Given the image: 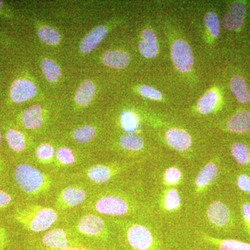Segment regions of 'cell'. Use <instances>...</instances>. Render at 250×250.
Listing matches in <instances>:
<instances>
[{"instance_id":"1","label":"cell","mask_w":250,"mask_h":250,"mask_svg":"<svg viewBox=\"0 0 250 250\" xmlns=\"http://www.w3.org/2000/svg\"><path fill=\"white\" fill-rule=\"evenodd\" d=\"M16 218L24 228L34 233L47 231L58 220L57 210L41 205H29L18 210Z\"/></svg>"},{"instance_id":"2","label":"cell","mask_w":250,"mask_h":250,"mask_svg":"<svg viewBox=\"0 0 250 250\" xmlns=\"http://www.w3.org/2000/svg\"><path fill=\"white\" fill-rule=\"evenodd\" d=\"M14 175L18 187L28 195H40L45 193L53 184V181L49 175L29 164L18 165Z\"/></svg>"},{"instance_id":"3","label":"cell","mask_w":250,"mask_h":250,"mask_svg":"<svg viewBox=\"0 0 250 250\" xmlns=\"http://www.w3.org/2000/svg\"><path fill=\"white\" fill-rule=\"evenodd\" d=\"M125 236L126 243L132 250H164L152 230L141 224L126 225Z\"/></svg>"},{"instance_id":"4","label":"cell","mask_w":250,"mask_h":250,"mask_svg":"<svg viewBox=\"0 0 250 250\" xmlns=\"http://www.w3.org/2000/svg\"><path fill=\"white\" fill-rule=\"evenodd\" d=\"M93 208L100 214L121 216L131 213L134 206L125 197L110 194L99 197L93 204Z\"/></svg>"},{"instance_id":"5","label":"cell","mask_w":250,"mask_h":250,"mask_svg":"<svg viewBox=\"0 0 250 250\" xmlns=\"http://www.w3.org/2000/svg\"><path fill=\"white\" fill-rule=\"evenodd\" d=\"M170 55L176 70L182 74H188L194 67L193 52L190 44L182 38H177L171 42Z\"/></svg>"},{"instance_id":"6","label":"cell","mask_w":250,"mask_h":250,"mask_svg":"<svg viewBox=\"0 0 250 250\" xmlns=\"http://www.w3.org/2000/svg\"><path fill=\"white\" fill-rule=\"evenodd\" d=\"M248 12V4L246 1H233L224 15L220 22L221 25L226 31L239 32L244 27Z\"/></svg>"},{"instance_id":"7","label":"cell","mask_w":250,"mask_h":250,"mask_svg":"<svg viewBox=\"0 0 250 250\" xmlns=\"http://www.w3.org/2000/svg\"><path fill=\"white\" fill-rule=\"evenodd\" d=\"M76 229L83 236L92 237L100 240L107 239L108 230L104 220L99 215L87 214L79 220Z\"/></svg>"},{"instance_id":"8","label":"cell","mask_w":250,"mask_h":250,"mask_svg":"<svg viewBox=\"0 0 250 250\" xmlns=\"http://www.w3.org/2000/svg\"><path fill=\"white\" fill-rule=\"evenodd\" d=\"M41 243L45 249L62 250L72 247L82 246L76 240L70 238L66 230L61 228L53 229L45 233L41 238Z\"/></svg>"},{"instance_id":"9","label":"cell","mask_w":250,"mask_h":250,"mask_svg":"<svg viewBox=\"0 0 250 250\" xmlns=\"http://www.w3.org/2000/svg\"><path fill=\"white\" fill-rule=\"evenodd\" d=\"M207 220L218 229L228 228L232 224L233 217L229 207L221 201H214L207 207Z\"/></svg>"},{"instance_id":"10","label":"cell","mask_w":250,"mask_h":250,"mask_svg":"<svg viewBox=\"0 0 250 250\" xmlns=\"http://www.w3.org/2000/svg\"><path fill=\"white\" fill-rule=\"evenodd\" d=\"M38 88L34 82L27 78L17 79L13 82L9 90V96L15 103L21 104L35 98Z\"/></svg>"},{"instance_id":"11","label":"cell","mask_w":250,"mask_h":250,"mask_svg":"<svg viewBox=\"0 0 250 250\" xmlns=\"http://www.w3.org/2000/svg\"><path fill=\"white\" fill-rule=\"evenodd\" d=\"M86 197V191L83 188L68 187L59 192L55 204L57 208L60 209H68L83 204Z\"/></svg>"},{"instance_id":"12","label":"cell","mask_w":250,"mask_h":250,"mask_svg":"<svg viewBox=\"0 0 250 250\" xmlns=\"http://www.w3.org/2000/svg\"><path fill=\"white\" fill-rule=\"evenodd\" d=\"M164 140L169 147L177 152H187L192 147L191 135L182 128H169L164 133Z\"/></svg>"},{"instance_id":"13","label":"cell","mask_w":250,"mask_h":250,"mask_svg":"<svg viewBox=\"0 0 250 250\" xmlns=\"http://www.w3.org/2000/svg\"><path fill=\"white\" fill-rule=\"evenodd\" d=\"M224 129L234 134H250V111L247 108L236 110L224 124Z\"/></svg>"},{"instance_id":"14","label":"cell","mask_w":250,"mask_h":250,"mask_svg":"<svg viewBox=\"0 0 250 250\" xmlns=\"http://www.w3.org/2000/svg\"><path fill=\"white\" fill-rule=\"evenodd\" d=\"M123 170L121 166L111 164H98L90 167L85 171V175L90 182L95 184H103L109 182L112 178Z\"/></svg>"},{"instance_id":"15","label":"cell","mask_w":250,"mask_h":250,"mask_svg":"<svg viewBox=\"0 0 250 250\" xmlns=\"http://www.w3.org/2000/svg\"><path fill=\"white\" fill-rule=\"evenodd\" d=\"M218 175V164L213 161H208L202 167L195 177L194 181L195 191L199 194L205 192L216 180Z\"/></svg>"},{"instance_id":"16","label":"cell","mask_w":250,"mask_h":250,"mask_svg":"<svg viewBox=\"0 0 250 250\" xmlns=\"http://www.w3.org/2000/svg\"><path fill=\"white\" fill-rule=\"evenodd\" d=\"M139 49L141 55L147 59L155 58L159 54V41L155 31L152 28H145L141 33Z\"/></svg>"},{"instance_id":"17","label":"cell","mask_w":250,"mask_h":250,"mask_svg":"<svg viewBox=\"0 0 250 250\" xmlns=\"http://www.w3.org/2000/svg\"><path fill=\"white\" fill-rule=\"evenodd\" d=\"M108 32V28L106 25H99L94 28L81 41V52L83 54H89L93 52L106 38Z\"/></svg>"},{"instance_id":"18","label":"cell","mask_w":250,"mask_h":250,"mask_svg":"<svg viewBox=\"0 0 250 250\" xmlns=\"http://www.w3.org/2000/svg\"><path fill=\"white\" fill-rule=\"evenodd\" d=\"M222 100L223 98L220 90L215 88H210L197 101V111L201 115L210 114L216 111Z\"/></svg>"},{"instance_id":"19","label":"cell","mask_w":250,"mask_h":250,"mask_svg":"<svg viewBox=\"0 0 250 250\" xmlns=\"http://www.w3.org/2000/svg\"><path fill=\"white\" fill-rule=\"evenodd\" d=\"M229 88L238 103L250 105V88L244 77L239 74H233L229 80Z\"/></svg>"},{"instance_id":"20","label":"cell","mask_w":250,"mask_h":250,"mask_svg":"<svg viewBox=\"0 0 250 250\" xmlns=\"http://www.w3.org/2000/svg\"><path fill=\"white\" fill-rule=\"evenodd\" d=\"M202 241L218 250H250V243L236 239H223L215 238L202 233Z\"/></svg>"},{"instance_id":"21","label":"cell","mask_w":250,"mask_h":250,"mask_svg":"<svg viewBox=\"0 0 250 250\" xmlns=\"http://www.w3.org/2000/svg\"><path fill=\"white\" fill-rule=\"evenodd\" d=\"M21 123L25 129H40L44 124L43 110L40 105L35 104L28 108L21 114Z\"/></svg>"},{"instance_id":"22","label":"cell","mask_w":250,"mask_h":250,"mask_svg":"<svg viewBox=\"0 0 250 250\" xmlns=\"http://www.w3.org/2000/svg\"><path fill=\"white\" fill-rule=\"evenodd\" d=\"M130 60L129 54L121 49H109L104 52L102 56L104 65L117 70H122L127 67Z\"/></svg>"},{"instance_id":"23","label":"cell","mask_w":250,"mask_h":250,"mask_svg":"<svg viewBox=\"0 0 250 250\" xmlns=\"http://www.w3.org/2000/svg\"><path fill=\"white\" fill-rule=\"evenodd\" d=\"M96 86L92 81L85 80L81 83L75 93V103L81 106H86L93 100Z\"/></svg>"},{"instance_id":"24","label":"cell","mask_w":250,"mask_h":250,"mask_svg":"<svg viewBox=\"0 0 250 250\" xmlns=\"http://www.w3.org/2000/svg\"><path fill=\"white\" fill-rule=\"evenodd\" d=\"M230 153L237 164L244 167L250 166V146L242 141H235L229 147Z\"/></svg>"},{"instance_id":"25","label":"cell","mask_w":250,"mask_h":250,"mask_svg":"<svg viewBox=\"0 0 250 250\" xmlns=\"http://www.w3.org/2000/svg\"><path fill=\"white\" fill-rule=\"evenodd\" d=\"M120 123L122 129L126 134H136L141 126L139 116L131 110H126L121 113Z\"/></svg>"},{"instance_id":"26","label":"cell","mask_w":250,"mask_h":250,"mask_svg":"<svg viewBox=\"0 0 250 250\" xmlns=\"http://www.w3.org/2000/svg\"><path fill=\"white\" fill-rule=\"evenodd\" d=\"M161 205L166 211L174 212L179 209L182 206V199L178 190L174 188L165 190L163 193Z\"/></svg>"},{"instance_id":"27","label":"cell","mask_w":250,"mask_h":250,"mask_svg":"<svg viewBox=\"0 0 250 250\" xmlns=\"http://www.w3.org/2000/svg\"><path fill=\"white\" fill-rule=\"evenodd\" d=\"M41 70L46 79L50 83L58 82L62 76L60 65L52 59L44 58L41 62Z\"/></svg>"},{"instance_id":"28","label":"cell","mask_w":250,"mask_h":250,"mask_svg":"<svg viewBox=\"0 0 250 250\" xmlns=\"http://www.w3.org/2000/svg\"><path fill=\"white\" fill-rule=\"evenodd\" d=\"M6 141L9 147L14 152H21L27 147L26 136L16 129H9L6 132Z\"/></svg>"},{"instance_id":"29","label":"cell","mask_w":250,"mask_h":250,"mask_svg":"<svg viewBox=\"0 0 250 250\" xmlns=\"http://www.w3.org/2000/svg\"><path fill=\"white\" fill-rule=\"evenodd\" d=\"M119 146L124 150L139 152L144 147V140L137 134H125L119 139Z\"/></svg>"},{"instance_id":"30","label":"cell","mask_w":250,"mask_h":250,"mask_svg":"<svg viewBox=\"0 0 250 250\" xmlns=\"http://www.w3.org/2000/svg\"><path fill=\"white\" fill-rule=\"evenodd\" d=\"M38 36L42 42L49 46H56L60 42L61 34L55 28L49 25H42L37 31Z\"/></svg>"},{"instance_id":"31","label":"cell","mask_w":250,"mask_h":250,"mask_svg":"<svg viewBox=\"0 0 250 250\" xmlns=\"http://www.w3.org/2000/svg\"><path fill=\"white\" fill-rule=\"evenodd\" d=\"M97 129L93 125H86L77 127L72 133L74 141L80 144L90 142L96 136Z\"/></svg>"},{"instance_id":"32","label":"cell","mask_w":250,"mask_h":250,"mask_svg":"<svg viewBox=\"0 0 250 250\" xmlns=\"http://www.w3.org/2000/svg\"><path fill=\"white\" fill-rule=\"evenodd\" d=\"M204 22L209 35L213 39H218L221 27V22L219 20L218 14L214 11H208L205 14Z\"/></svg>"},{"instance_id":"33","label":"cell","mask_w":250,"mask_h":250,"mask_svg":"<svg viewBox=\"0 0 250 250\" xmlns=\"http://www.w3.org/2000/svg\"><path fill=\"white\" fill-rule=\"evenodd\" d=\"M183 179V172L176 166L166 169L163 175V182L167 187H177L182 183Z\"/></svg>"},{"instance_id":"34","label":"cell","mask_w":250,"mask_h":250,"mask_svg":"<svg viewBox=\"0 0 250 250\" xmlns=\"http://www.w3.org/2000/svg\"><path fill=\"white\" fill-rule=\"evenodd\" d=\"M55 149L52 145L44 143L38 146L36 149V156L38 161L42 164H49L53 161Z\"/></svg>"},{"instance_id":"35","label":"cell","mask_w":250,"mask_h":250,"mask_svg":"<svg viewBox=\"0 0 250 250\" xmlns=\"http://www.w3.org/2000/svg\"><path fill=\"white\" fill-rule=\"evenodd\" d=\"M55 158L59 165L60 166H70L76 162V156L73 151L67 147L58 148L56 151Z\"/></svg>"},{"instance_id":"36","label":"cell","mask_w":250,"mask_h":250,"mask_svg":"<svg viewBox=\"0 0 250 250\" xmlns=\"http://www.w3.org/2000/svg\"><path fill=\"white\" fill-rule=\"evenodd\" d=\"M138 93L143 98L152 100V101H161L164 98V95L161 91L150 85L146 84L139 85L138 88Z\"/></svg>"},{"instance_id":"37","label":"cell","mask_w":250,"mask_h":250,"mask_svg":"<svg viewBox=\"0 0 250 250\" xmlns=\"http://www.w3.org/2000/svg\"><path fill=\"white\" fill-rule=\"evenodd\" d=\"M237 187L241 191L250 195V175L249 174L241 173L236 177Z\"/></svg>"},{"instance_id":"38","label":"cell","mask_w":250,"mask_h":250,"mask_svg":"<svg viewBox=\"0 0 250 250\" xmlns=\"http://www.w3.org/2000/svg\"><path fill=\"white\" fill-rule=\"evenodd\" d=\"M241 216L247 233L250 237V202H244L241 207Z\"/></svg>"},{"instance_id":"39","label":"cell","mask_w":250,"mask_h":250,"mask_svg":"<svg viewBox=\"0 0 250 250\" xmlns=\"http://www.w3.org/2000/svg\"><path fill=\"white\" fill-rule=\"evenodd\" d=\"M12 202V197L4 190H0V208H5Z\"/></svg>"},{"instance_id":"40","label":"cell","mask_w":250,"mask_h":250,"mask_svg":"<svg viewBox=\"0 0 250 250\" xmlns=\"http://www.w3.org/2000/svg\"><path fill=\"white\" fill-rule=\"evenodd\" d=\"M52 250L43 249V250ZM62 250H97L89 249V248H84V247H82V246H77V247H72V248H67V249Z\"/></svg>"},{"instance_id":"41","label":"cell","mask_w":250,"mask_h":250,"mask_svg":"<svg viewBox=\"0 0 250 250\" xmlns=\"http://www.w3.org/2000/svg\"><path fill=\"white\" fill-rule=\"evenodd\" d=\"M3 237L1 236V231H0V247L1 246V243H2Z\"/></svg>"},{"instance_id":"42","label":"cell","mask_w":250,"mask_h":250,"mask_svg":"<svg viewBox=\"0 0 250 250\" xmlns=\"http://www.w3.org/2000/svg\"><path fill=\"white\" fill-rule=\"evenodd\" d=\"M3 6H4V2L2 1H0V11L2 9Z\"/></svg>"},{"instance_id":"43","label":"cell","mask_w":250,"mask_h":250,"mask_svg":"<svg viewBox=\"0 0 250 250\" xmlns=\"http://www.w3.org/2000/svg\"><path fill=\"white\" fill-rule=\"evenodd\" d=\"M1 131H0V146H1Z\"/></svg>"}]
</instances>
